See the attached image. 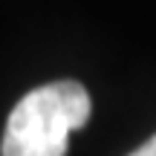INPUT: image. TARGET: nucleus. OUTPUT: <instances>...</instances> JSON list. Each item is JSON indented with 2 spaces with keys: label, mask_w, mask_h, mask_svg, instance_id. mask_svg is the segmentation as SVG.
<instances>
[{
  "label": "nucleus",
  "mask_w": 156,
  "mask_h": 156,
  "mask_svg": "<svg viewBox=\"0 0 156 156\" xmlns=\"http://www.w3.org/2000/svg\"><path fill=\"white\" fill-rule=\"evenodd\" d=\"M90 93L78 81L35 87L15 104L3 130V156H64L69 133L90 122Z\"/></svg>",
  "instance_id": "1"
},
{
  "label": "nucleus",
  "mask_w": 156,
  "mask_h": 156,
  "mask_svg": "<svg viewBox=\"0 0 156 156\" xmlns=\"http://www.w3.org/2000/svg\"><path fill=\"white\" fill-rule=\"evenodd\" d=\"M130 156H156V136H153V139H147L139 151H133Z\"/></svg>",
  "instance_id": "2"
}]
</instances>
